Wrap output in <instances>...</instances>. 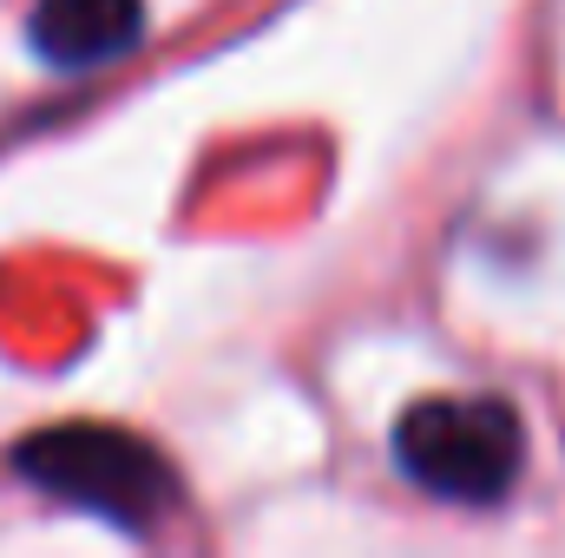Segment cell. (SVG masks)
I'll return each mask as SVG.
<instances>
[{
    "instance_id": "obj_1",
    "label": "cell",
    "mask_w": 565,
    "mask_h": 558,
    "mask_svg": "<svg viewBox=\"0 0 565 558\" xmlns=\"http://www.w3.org/2000/svg\"><path fill=\"white\" fill-rule=\"evenodd\" d=\"M13 473H26L53 500L106 513L113 526H132V533L164 519L178 500V473L164 466L158 447H145L139 433H119V427H93V420L26 433L13 447Z\"/></svg>"
},
{
    "instance_id": "obj_2",
    "label": "cell",
    "mask_w": 565,
    "mask_h": 558,
    "mask_svg": "<svg viewBox=\"0 0 565 558\" xmlns=\"http://www.w3.org/2000/svg\"><path fill=\"white\" fill-rule=\"evenodd\" d=\"M395 460L434 500L487 506V500H500L520 480L526 427L493 395H473V401L434 395V401H415L395 420Z\"/></svg>"
},
{
    "instance_id": "obj_3",
    "label": "cell",
    "mask_w": 565,
    "mask_h": 558,
    "mask_svg": "<svg viewBox=\"0 0 565 558\" xmlns=\"http://www.w3.org/2000/svg\"><path fill=\"white\" fill-rule=\"evenodd\" d=\"M26 33L33 53L53 66H106L139 46L145 0H40Z\"/></svg>"
}]
</instances>
